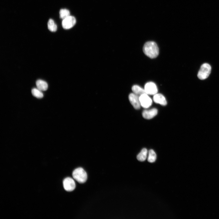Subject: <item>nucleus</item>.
<instances>
[{
	"label": "nucleus",
	"mask_w": 219,
	"mask_h": 219,
	"mask_svg": "<svg viewBox=\"0 0 219 219\" xmlns=\"http://www.w3.org/2000/svg\"><path fill=\"white\" fill-rule=\"evenodd\" d=\"M143 51L146 56L151 59L156 58L159 54V49L157 44L152 41L147 42L145 44Z\"/></svg>",
	"instance_id": "f257e3e1"
},
{
	"label": "nucleus",
	"mask_w": 219,
	"mask_h": 219,
	"mask_svg": "<svg viewBox=\"0 0 219 219\" xmlns=\"http://www.w3.org/2000/svg\"><path fill=\"white\" fill-rule=\"evenodd\" d=\"M72 175L73 179L80 183H84L87 180V173L82 168L79 167L75 169Z\"/></svg>",
	"instance_id": "f03ea898"
},
{
	"label": "nucleus",
	"mask_w": 219,
	"mask_h": 219,
	"mask_svg": "<svg viewBox=\"0 0 219 219\" xmlns=\"http://www.w3.org/2000/svg\"><path fill=\"white\" fill-rule=\"evenodd\" d=\"M211 71V67L210 65L208 63H204L201 66L198 76L200 79H205L209 76Z\"/></svg>",
	"instance_id": "7ed1b4c3"
},
{
	"label": "nucleus",
	"mask_w": 219,
	"mask_h": 219,
	"mask_svg": "<svg viewBox=\"0 0 219 219\" xmlns=\"http://www.w3.org/2000/svg\"><path fill=\"white\" fill-rule=\"evenodd\" d=\"M144 90L146 94L148 95H154L157 94L158 92L156 85L152 82H149L146 84Z\"/></svg>",
	"instance_id": "20e7f679"
},
{
	"label": "nucleus",
	"mask_w": 219,
	"mask_h": 219,
	"mask_svg": "<svg viewBox=\"0 0 219 219\" xmlns=\"http://www.w3.org/2000/svg\"><path fill=\"white\" fill-rule=\"evenodd\" d=\"M76 20L74 17L70 16L63 20L62 25L65 29H69L72 28L76 24Z\"/></svg>",
	"instance_id": "39448f33"
},
{
	"label": "nucleus",
	"mask_w": 219,
	"mask_h": 219,
	"mask_svg": "<svg viewBox=\"0 0 219 219\" xmlns=\"http://www.w3.org/2000/svg\"><path fill=\"white\" fill-rule=\"evenodd\" d=\"M63 185L65 190L69 192L73 191L76 188V184L74 180L71 178H67L63 181Z\"/></svg>",
	"instance_id": "423d86ee"
},
{
	"label": "nucleus",
	"mask_w": 219,
	"mask_h": 219,
	"mask_svg": "<svg viewBox=\"0 0 219 219\" xmlns=\"http://www.w3.org/2000/svg\"><path fill=\"white\" fill-rule=\"evenodd\" d=\"M139 98L141 106L143 108H147L151 106L152 101L148 95L143 94L140 96Z\"/></svg>",
	"instance_id": "0eeeda50"
},
{
	"label": "nucleus",
	"mask_w": 219,
	"mask_h": 219,
	"mask_svg": "<svg viewBox=\"0 0 219 219\" xmlns=\"http://www.w3.org/2000/svg\"><path fill=\"white\" fill-rule=\"evenodd\" d=\"M140 96L134 93H131L129 96V100L131 105L136 109H139L141 107Z\"/></svg>",
	"instance_id": "6e6552de"
},
{
	"label": "nucleus",
	"mask_w": 219,
	"mask_h": 219,
	"mask_svg": "<svg viewBox=\"0 0 219 219\" xmlns=\"http://www.w3.org/2000/svg\"><path fill=\"white\" fill-rule=\"evenodd\" d=\"M158 113V110L156 108H153L150 110H145L142 113L143 117L145 119H150L156 116Z\"/></svg>",
	"instance_id": "1a4fd4ad"
},
{
	"label": "nucleus",
	"mask_w": 219,
	"mask_h": 219,
	"mask_svg": "<svg viewBox=\"0 0 219 219\" xmlns=\"http://www.w3.org/2000/svg\"><path fill=\"white\" fill-rule=\"evenodd\" d=\"M153 100L155 103L160 104L163 106H166L167 104L165 98L161 94H156L154 95Z\"/></svg>",
	"instance_id": "9d476101"
},
{
	"label": "nucleus",
	"mask_w": 219,
	"mask_h": 219,
	"mask_svg": "<svg viewBox=\"0 0 219 219\" xmlns=\"http://www.w3.org/2000/svg\"><path fill=\"white\" fill-rule=\"evenodd\" d=\"M37 88L41 91H47L48 89V84L45 81L38 80L36 82Z\"/></svg>",
	"instance_id": "9b49d317"
},
{
	"label": "nucleus",
	"mask_w": 219,
	"mask_h": 219,
	"mask_svg": "<svg viewBox=\"0 0 219 219\" xmlns=\"http://www.w3.org/2000/svg\"><path fill=\"white\" fill-rule=\"evenodd\" d=\"M132 90L134 94L140 96L143 94H146L145 90L138 85H134L132 87Z\"/></svg>",
	"instance_id": "f8f14e48"
},
{
	"label": "nucleus",
	"mask_w": 219,
	"mask_h": 219,
	"mask_svg": "<svg viewBox=\"0 0 219 219\" xmlns=\"http://www.w3.org/2000/svg\"><path fill=\"white\" fill-rule=\"evenodd\" d=\"M147 150L146 148L143 149L137 156V159L141 162L145 161L147 158Z\"/></svg>",
	"instance_id": "ddd939ff"
},
{
	"label": "nucleus",
	"mask_w": 219,
	"mask_h": 219,
	"mask_svg": "<svg viewBox=\"0 0 219 219\" xmlns=\"http://www.w3.org/2000/svg\"><path fill=\"white\" fill-rule=\"evenodd\" d=\"M48 27L49 30L51 32H55L57 30V26L52 19L49 20L48 23Z\"/></svg>",
	"instance_id": "4468645a"
},
{
	"label": "nucleus",
	"mask_w": 219,
	"mask_h": 219,
	"mask_svg": "<svg viewBox=\"0 0 219 219\" xmlns=\"http://www.w3.org/2000/svg\"><path fill=\"white\" fill-rule=\"evenodd\" d=\"M156 159V155L153 150H150L149 152V155L148 158V161L150 163L154 162Z\"/></svg>",
	"instance_id": "2eb2a0df"
},
{
	"label": "nucleus",
	"mask_w": 219,
	"mask_h": 219,
	"mask_svg": "<svg viewBox=\"0 0 219 219\" xmlns=\"http://www.w3.org/2000/svg\"><path fill=\"white\" fill-rule=\"evenodd\" d=\"M31 92L33 95L37 98H41L43 96L42 91L37 88L33 89L31 91Z\"/></svg>",
	"instance_id": "dca6fc26"
},
{
	"label": "nucleus",
	"mask_w": 219,
	"mask_h": 219,
	"mask_svg": "<svg viewBox=\"0 0 219 219\" xmlns=\"http://www.w3.org/2000/svg\"><path fill=\"white\" fill-rule=\"evenodd\" d=\"M60 18L63 20L70 16L69 10L66 9H62L60 12Z\"/></svg>",
	"instance_id": "f3484780"
}]
</instances>
